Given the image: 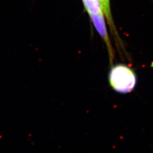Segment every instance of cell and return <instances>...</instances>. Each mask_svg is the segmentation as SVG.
<instances>
[{
    "instance_id": "cell-4",
    "label": "cell",
    "mask_w": 153,
    "mask_h": 153,
    "mask_svg": "<svg viewBox=\"0 0 153 153\" xmlns=\"http://www.w3.org/2000/svg\"><path fill=\"white\" fill-rule=\"evenodd\" d=\"M85 9L89 15L104 13L100 0H82Z\"/></svg>"
},
{
    "instance_id": "cell-3",
    "label": "cell",
    "mask_w": 153,
    "mask_h": 153,
    "mask_svg": "<svg viewBox=\"0 0 153 153\" xmlns=\"http://www.w3.org/2000/svg\"><path fill=\"white\" fill-rule=\"evenodd\" d=\"M102 5V10L104 12V15H105L107 19V22L110 26L111 32L113 37L114 38V40L117 47L119 48V50L120 49L124 50L123 45L121 39H120L117 29L116 28L114 25V22L113 20V16L111 14V4H110V0H100Z\"/></svg>"
},
{
    "instance_id": "cell-1",
    "label": "cell",
    "mask_w": 153,
    "mask_h": 153,
    "mask_svg": "<svg viewBox=\"0 0 153 153\" xmlns=\"http://www.w3.org/2000/svg\"><path fill=\"white\" fill-rule=\"evenodd\" d=\"M108 81L110 86L114 91L127 94L134 89L137 84V76L132 68L120 64L111 67Z\"/></svg>"
},
{
    "instance_id": "cell-2",
    "label": "cell",
    "mask_w": 153,
    "mask_h": 153,
    "mask_svg": "<svg viewBox=\"0 0 153 153\" xmlns=\"http://www.w3.org/2000/svg\"><path fill=\"white\" fill-rule=\"evenodd\" d=\"M89 16L91 22L95 28L96 30L98 32L107 46V50L108 52L110 59V65L111 67L113 65L114 53L107 32L104 13H101L97 15H89Z\"/></svg>"
}]
</instances>
